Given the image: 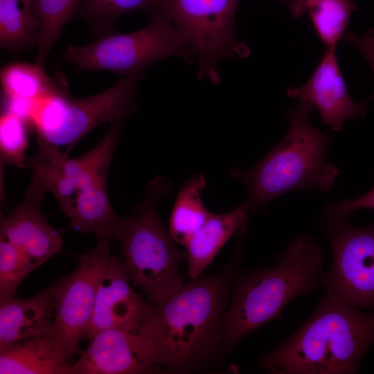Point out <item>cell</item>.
Wrapping results in <instances>:
<instances>
[{
  "label": "cell",
  "mask_w": 374,
  "mask_h": 374,
  "mask_svg": "<svg viewBox=\"0 0 374 374\" xmlns=\"http://www.w3.org/2000/svg\"><path fill=\"white\" fill-rule=\"evenodd\" d=\"M241 260L238 245L220 271L190 278L163 302L149 303L134 331L162 373L203 371L223 352V316Z\"/></svg>",
  "instance_id": "obj_1"
},
{
  "label": "cell",
  "mask_w": 374,
  "mask_h": 374,
  "mask_svg": "<svg viewBox=\"0 0 374 374\" xmlns=\"http://www.w3.org/2000/svg\"><path fill=\"white\" fill-rule=\"evenodd\" d=\"M107 239L82 254L77 267L53 284L55 317L53 335L67 357L78 351L91 320L101 276L112 257Z\"/></svg>",
  "instance_id": "obj_11"
},
{
  "label": "cell",
  "mask_w": 374,
  "mask_h": 374,
  "mask_svg": "<svg viewBox=\"0 0 374 374\" xmlns=\"http://www.w3.org/2000/svg\"><path fill=\"white\" fill-rule=\"evenodd\" d=\"M163 0H81L75 17L82 19L97 39L116 33V21L139 10L161 8Z\"/></svg>",
  "instance_id": "obj_23"
},
{
  "label": "cell",
  "mask_w": 374,
  "mask_h": 374,
  "mask_svg": "<svg viewBox=\"0 0 374 374\" xmlns=\"http://www.w3.org/2000/svg\"><path fill=\"white\" fill-rule=\"evenodd\" d=\"M54 317L53 284L30 298L0 301V351L24 339L52 335Z\"/></svg>",
  "instance_id": "obj_16"
},
{
  "label": "cell",
  "mask_w": 374,
  "mask_h": 374,
  "mask_svg": "<svg viewBox=\"0 0 374 374\" xmlns=\"http://www.w3.org/2000/svg\"><path fill=\"white\" fill-rule=\"evenodd\" d=\"M312 105L299 101L286 112L289 127L283 139L252 168L230 170L231 177L248 190L244 203L250 214L286 193H328L335 186L340 170L326 158L331 137L312 126Z\"/></svg>",
  "instance_id": "obj_4"
},
{
  "label": "cell",
  "mask_w": 374,
  "mask_h": 374,
  "mask_svg": "<svg viewBox=\"0 0 374 374\" xmlns=\"http://www.w3.org/2000/svg\"><path fill=\"white\" fill-rule=\"evenodd\" d=\"M0 78L5 98L35 102L48 95L67 93L63 83L49 77L36 63H9L2 68Z\"/></svg>",
  "instance_id": "obj_22"
},
{
  "label": "cell",
  "mask_w": 374,
  "mask_h": 374,
  "mask_svg": "<svg viewBox=\"0 0 374 374\" xmlns=\"http://www.w3.org/2000/svg\"><path fill=\"white\" fill-rule=\"evenodd\" d=\"M32 271L20 250L0 237V301L14 296L22 280Z\"/></svg>",
  "instance_id": "obj_26"
},
{
  "label": "cell",
  "mask_w": 374,
  "mask_h": 374,
  "mask_svg": "<svg viewBox=\"0 0 374 374\" xmlns=\"http://www.w3.org/2000/svg\"><path fill=\"white\" fill-rule=\"evenodd\" d=\"M27 122L16 114L3 110L0 118L1 163L23 168L26 167V150L28 143Z\"/></svg>",
  "instance_id": "obj_25"
},
{
  "label": "cell",
  "mask_w": 374,
  "mask_h": 374,
  "mask_svg": "<svg viewBox=\"0 0 374 374\" xmlns=\"http://www.w3.org/2000/svg\"><path fill=\"white\" fill-rule=\"evenodd\" d=\"M70 361L55 337L46 335L0 351V374H69Z\"/></svg>",
  "instance_id": "obj_18"
},
{
  "label": "cell",
  "mask_w": 374,
  "mask_h": 374,
  "mask_svg": "<svg viewBox=\"0 0 374 374\" xmlns=\"http://www.w3.org/2000/svg\"><path fill=\"white\" fill-rule=\"evenodd\" d=\"M323 264V251L315 238L301 233L273 265L237 276L223 316V352H230L247 335L280 318L290 301L322 285Z\"/></svg>",
  "instance_id": "obj_3"
},
{
  "label": "cell",
  "mask_w": 374,
  "mask_h": 374,
  "mask_svg": "<svg viewBox=\"0 0 374 374\" xmlns=\"http://www.w3.org/2000/svg\"><path fill=\"white\" fill-rule=\"evenodd\" d=\"M172 186L158 176L145 188L143 202L125 217L120 242L121 260L131 283L139 287L151 304H159L184 285L180 264L186 253L177 247L158 211L159 198Z\"/></svg>",
  "instance_id": "obj_5"
},
{
  "label": "cell",
  "mask_w": 374,
  "mask_h": 374,
  "mask_svg": "<svg viewBox=\"0 0 374 374\" xmlns=\"http://www.w3.org/2000/svg\"><path fill=\"white\" fill-rule=\"evenodd\" d=\"M149 303L131 286L121 258L112 256L100 279L84 337L91 339L109 328L134 331Z\"/></svg>",
  "instance_id": "obj_15"
},
{
  "label": "cell",
  "mask_w": 374,
  "mask_h": 374,
  "mask_svg": "<svg viewBox=\"0 0 374 374\" xmlns=\"http://www.w3.org/2000/svg\"><path fill=\"white\" fill-rule=\"evenodd\" d=\"M152 17L145 27L135 32H117L88 45L69 46L62 57L78 71H107L123 75L145 74L150 64L172 56L194 62L171 19L160 10L153 11Z\"/></svg>",
  "instance_id": "obj_7"
},
{
  "label": "cell",
  "mask_w": 374,
  "mask_h": 374,
  "mask_svg": "<svg viewBox=\"0 0 374 374\" xmlns=\"http://www.w3.org/2000/svg\"><path fill=\"white\" fill-rule=\"evenodd\" d=\"M319 227L332 251L322 285L356 308L374 310V224L321 215Z\"/></svg>",
  "instance_id": "obj_10"
},
{
  "label": "cell",
  "mask_w": 374,
  "mask_h": 374,
  "mask_svg": "<svg viewBox=\"0 0 374 374\" xmlns=\"http://www.w3.org/2000/svg\"><path fill=\"white\" fill-rule=\"evenodd\" d=\"M249 215L245 203L229 213H212L185 246L190 278L202 276L233 235H245Z\"/></svg>",
  "instance_id": "obj_17"
},
{
  "label": "cell",
  "mask_w": 374,
  "mask_h": 374,
  "mask_svg": "<svg viewBox=\"0 0 374 374\" xmlns=\"http://www.w3.org/2000/svg\"><path fill=\"white\" fill-rule=\"evenodd\" d=\"M374 343V311L326 290L310 317L260 360L270 374H355Z\"/></svg>",
  "instance_id": "obj_2"
},
{
  "label": "cell",
  "mask_w": 374,
  "mask_h": 374,
  "mask_svg": "<svg viewBox=\"0 0 374 374\" xmlns=\"http://www.w3.org/2000/svg\"><path fill=\"white\" fill-rule=\"evenodd\" d=\"M46 188L32 178L25 199L6 217L1 215L0 237L23 253L33 271L62 247L61 234L46 221L40 211Z\"/></svg>",
  "instance_id": "obj_12"
},
{
  "label": "cell",
  "mask_w": 374,
  "mask_h": 374,
  "mask_svg": "<svg viewBox=\"0 0 374 374\" xmlns=\"http://www.w3.org/2000/svg\"><path fill=\"white\" fill-rule=\"evenodd\" d=\"M123 123L109 125L98 144L83 155L70 158L59 152L26 159L32 178L50 191L68 216L81 203L107 193V179Z\"/></svg>",
  "instance_id": "obj_9"
},
{
  "label": "cell",
  "mask_w": 374,
  "mask_h": 374,
  "mask_svg": "<svg viewBox=\"0 0 374 374\" xmlns=\"http://www.w3.org/2000/svg\"><path fill=\"white\" fill-rule=\"evenodd\" d=\"M81 0H33L40 22L35 63L42 68L67 23L75 16Z\"/></svg>",
  "instance_id": "obj_24"
},
{
  "label": "cell",
  "mask_w": 374,
  "mask_h": 374,
  "mask_svg": "<svg viewBox=\"0 0 374 374\" xmlns=\"http://www.w3.org/2000/svg\"><path fill=\"white\" fill-rule=\"evenodd\" d=\"M343 40L358 50L368 62L374 75V33L358 34L350 31L344 35ZM371 100H374V91Z\"/></svg>",
  "instance_id": "obj_28"
},
{
  "label": "cell",
  "mask_w": 374,
  "mask_h": 374,
  "mask_svg": "<svg viewBox=\"0 0 374 374\" xmlns=\"http://www.w3.org/2000/svg\"><path fill=\"white\" fill-rule=\"evenodd\" d=\"M287 94L312 105L321 123L337 132L341 130L346 121L363 116L368 111L366 101L352 100L332 48H326L308 82L299 87H288Z\"/></svg>",
  "instance_id": "obj_13"
},
{
  "label": "cell",
  "mask_w": 374,
  "mask_h": 374,
  "mask_svg": "<svg viewBox=\"0 0 374 374\" xmlns=\"http://www.w3.org/2000/svg\"><path fill=\"white\" fill-rule=\"evenodd\" d=\"M367 32H368V33H374V26L373 28H371V29H369Z\"/></svg>",
  "instance_id": "obj_29"
},
{
  "label": "cell",
  "mask_w": 374,
  "mask_h": 374,
  "mask_svg": "<svg viewBox=\"0 0 374 374\" xmlns=\"http://www.w3.org/2000/svg\"><path fill=\"white\" fill-rule=\"evenodd\" d=\"M298 1V0H294V1H293V2H294V1ZM293 2H292V3H293Z\"/></svg>",
  "instance_id": "obj_30"
},
{
  "label": "cell",
  "mask_w": 374,
  "mask_h": 374,
  "mask_svg": "<svg viewBox=\"0 0 374 374\" xmlns=\"http://www.w3.org/2000/svg\"><path fill=\"white\" fill-rule=\"evenodd\" d=\"M206 186L202 174L192 175L179 188L169 220L168 231L177 244L186 246L213 213L204 206L201 192Z\"/></svg>",
  "instance_id": "obj_19"
},
{
  "label": "cell",
  "mask_w": 374,
  "mask_h": 374,
  "mask_svg": "<svg viewBox=\"0 0 374 374\" xmlns=\"http://www.w3.org/2000/svg\"><path fill=\"white\" fill-rule=\"evenodd\" d=\"M240 0H163L159 9L173 22L198 65V75L220 80L219 62L247 57L249 51L235 36Z\"/></svg>",
  "instance_id": "obj_8"
},
{
  "label": "cell",
  "mask_w": 374,
  "mask_h": 374,
  "mask_svg": "<svg viewBox=\"0 0 374 374\" xmlns=\"http://www.w3.org/2000/svg\"><path fill=\"white\" fill-rule=\"evenodd\" d=\"M40 22L33 0H0V46L17 53L37 46Z\"/></svg>",
  "instance_id": "obj_21"
},
{
  "label": "cell",
  "mask_w": 374,
  "mask_h": 374,
  "mask_svg": "<svg viewBox=\"0 0 374 374\" xmlns=\"http://www.w3.org/2000/svg\"><path fill=\"white\" fill-rule=\"evenodd\" d=\"M364 208L374 209V186L358 197L329 203L322 215L327 217H347L352 212Z\"/></svg>",
  "instance_id": "obj_27"
},
{
  "label": "cell",
  "mask_w": 374,
  "mask_h": 374,
  "mask_svg": "<svg viewBox=\"0 0 374 374\" xmlns=\"http://www.w3.org/2000/svg\"><path fill=\"white\" fill-rule=\"evenodd\" d=\"M357 7L351 0H298L292 3V15L308 12L313 28L326 48L335 49L343 39L350 16Z\"/></svg>",
  "instance_id": "obj_20"
},
{
  "label": "cell",
  "mask_w": 374,
  "mask_h": 374,
  "mask_svg": "<svg viewBox=\"0 0 374 374\" xmlns=\"http://www.w3.org/2000/svg\"><path fill=\"white\" fill-rule=\"evenodd\" d=\"M91 340L69 374H144L161 371L151 361L139 335L132 330L109 328Z\"/></svg>",
  "instance_id": "obj_14"
},
{
  "label": "cell",
  "mask_w": 374,
  "mask_h": 374,
  "mask_svg": "<svg viewBox=\"0 0 374 374\" xmlns=\"http://www.w3.org/2000/svg\"><path fill=\"white\" fill-rule=\"evenodd\" d=\"M143 75H124L111 87L86 98H68L66 93H55L37 100L30 123L35 129L38 152L56 151L69 156L95 127L124 123L136 113L138 82Z\"/></svg>",
  "instance_id": "obj_6"
}]
</instances>
